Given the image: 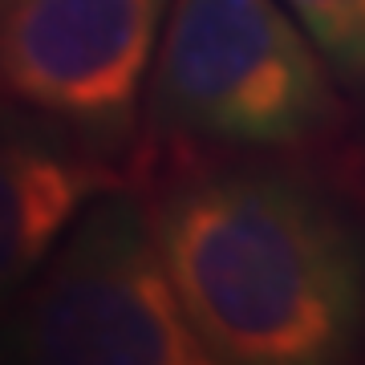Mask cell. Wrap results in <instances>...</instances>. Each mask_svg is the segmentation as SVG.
I'll return each mask as SVG.
<instances>
[{
    "instance_id": "obj_6",
    "label": "cell",
    "mask_w": 365,
    "mask_h": 365,
    "mask_svg": "<svg viewBox=\"0 0 365 365\" xmlns=\"http://www.w3.org/2000/svg\"><path fill=\"white\" fill-rule=\"evenodd\" d=\"M280 4L309 33L333 78L365 86V0H280Z\"/></svg>"
},
{
    "instance_id": "obj_1",
    "label": "cell",
    "mask_w": 365,
    "mask_h": 365,
    "mask_svg": "<svg viewBox=\"0 0 365 365\" xmlns=\"http://www.w3.org/2000/svg\"><path fill=\"white\" fill-rule=\"evenodd\" d=\"M182 313L215 365H337L365 341V235L276 167H220L155 207Z\"/></svg>"
},
{
    "instance_id": "obj_4",
    "label": "cell",
    "mask_w": 365,
    "mask_h": 365,
    "mask_svg": "<svg viewBox=\"0 0 365 365\" xmlns=\"http://www.w3.org/2000/svg\"><path fill=\"white\" fill-rule=\"evenodd\" d=\"M170 0H0V122L114 163L146 110Z\"/></svg>"
},
{
    "instance_id": "obj_5",
    "label": "cell",
    "mask_w": 365,
    "mask_h": 365,
    "mask_svg": "<svg viewBox=\"0 0 365 365\" xmlns=\"http://www.w3.org/2000/svg\"><path fill=\"white\" fill-rule=\"evenodd\" d=\"M114 182V163L57 134L0 122V309L37 276L81 207Z\"/></svg>"
},
{
    "instance_id": "obj_2",
    "label": "cell",
    "mask_w": 365,
    "mask_h": 365,
    "mask_svg": "<svg viewBox=\"0 0 365 365\" xmlns=\"http://www.w3.org/2000/svg\"><path fill=\"white\" fill-rule=\"evenodd\" d=\"M146 118L223 150H297L337 130V78L280 0H170Z\"/></svg>"
},
{
    "instance_id": "obj_3",
    "label": "cell",
    "mask_w": 365,
    "mask_h": 365,
    "mask_svg": "<svg viewBox=\"0 0 365 365\" xmlns=\"http://www.w3.org/2000/svg\"><path fill=\"white\" fill-rule=\"evenodd\" d=\"M0 361H211L182 313L150 203L114 182L81 207L37 276L0 309Z\"/></svg>"
}]
</instances>
